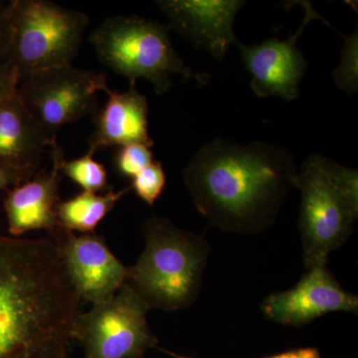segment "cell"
Listing matches in <instances>:
<instances>
[{
    "label": "cell",
    "mask_w": 358,
    "mask_h": 358,
    "mask_svg": "<svg viewBox=\"0 0 358 358\" xmlns=\"http://www.w3.org/2000/svg\"><path fill=\"white\" fill-rule=\"evenodd\" d=\"M11 40L6 62L20 82L33 73L71 65L79 53L89 16L47 0L8 2Z\"/></svg>",
    "instance_id": "8992f818"
},
{
    "label": "cell",
    "mask_w": 358,
    "mask_h": 358,
    "mask_svg": "<svg viewBox=\"0 0 358 358\" xmlns=\"http://www.w3.org/2000/svg\"><path fill=\"white\" fill-rule=\"evenodd\" d=\"M18 86L26 110L52 140L59 131L98 112V94L108 88L107 78L96 71L56 66L33 73Z\"/></svg>",
    "instance_id": "ba28073f"
},
{
    "label": "cell",
    "mask_w": 358,
    "mask_h": 358,
    "mask_svg": "<svg viewBox=\"0 0 358 358\" xmlns=\"http://www.w3.org/2000/svg\"><path fill=\"white\" fill-rule=\"evenodd\" d=\"M129 190V186L120 192L112 189L103 194L83 192L66 201H60L57 206L58 225L71 232H95L96 226Z\"/></svg>",
    "instance_id": "2e32d148"
},
{
    "label": "cell",
    "mask_w": 358,
    "mask_h": 358,
    "mask_svg": "<svg viewBox=\"0 0 358 358\" xmlns=\"http://www.w3.org/2000/svg\"><path fill=\"white\" fill-rule=\"evenodd\" d=\"M103 92L108 101L94 115L96 129L90 138L88 152L94 155L102 148L131 143L154 147V140L148 134L147 96L138 93L136 86L124 93L112 91L109 87Z\"/></svg>",
    "instance_id": "5bb4252c"
},
{
    "label": "cell",
    "mask_w": 358,
    "mask_h": 358,
    "mask_svg": "<svg viewBox=\"0 0 358 358\" xmlns=\"http://www.w3.org/2000/svg\"><path fill=\"white\" fill-rule=\"evenodd\" d=\"M246 2L242 0H162L155 1L169 21V28L197 50L222 61L236 43L233 23Z\"/></svg>",
    "instance_id": "7c38bea8"
},
{
    "label": "cell",
    "mask_w": 358,
    "mask_h": 358,
    "mask_svg": "<svg viewBox=\"0 0 358 358\" xmlns=\"http://www.w3.org/2000/svg\"><path fill=\"white\" fill-rule=\"evenodd\" d=\"M266 358H322L319 350L315 348H300V350H289Z\"/></svg>",
    "instance_id": "cb8c5ba5"
},
{
    "label": "cell",
    "mask_w": 358,
    "mask_h": 358,
    "mask_svg": "<svg viewBox=\"0 0 358 358\" xmlns=\"http://www.w3.org/2000/svg\"><path fill=\"white\" fill-rule=\"evenodd\" d=\"M148 145L131 143L117 148L115 166L120 176L133 179L148 164L154 162V155Z\"/></svg>",
    "instance_id": "ffe728a7"
},
{
    "label": "cell",
    "mask_w": 358,
    "mask_h": 358,
    "mask_svg": "<svg viewBox=\"0 0 358 358\" xmlns=\"http://www.w3.org/2000/svg\"><path fill=\"white\" fill-rule=\"evenodd\" d=\"M20 83L17 74L9 63H0V101L15 93Z\"/></svg>",
    "instance_id": "7402d4cb"
},
{
    "label": "cell",
    "mask_w": 358,
    "mask_h": 358,
    "mask_svg": "<svg viewBox=\"0 0 358 358\" xmlns=\"http://www.w3.org/2000/svg\"><path fill=\"white\" fill-rule=\"evenodd\" d=\"M261 310L270 322L299 327L331 312L357 313L358 298L320 265L307 270L293 289L268 296Z\"/></svg>",
    "instance_id": "8fae6325"
},
{
    "label": "cell",
    "mask_w": 358,
    "mask_h": 358,
    "mask_svg": "<svg viewBox=\"0 0 358 358\" xmlns=\"http://www.w3.org/2000/svg\"><path fill=\"white\" fill-rule=\"evenodd\" d=\"M182 176L193 203L211 227L257 235L275 223L296 188L299 171L286 147L217 138L195 152Z\"/></svg>",
    "instance_id": "6da1fadb"
},
{
    "label": "cell",
    "mask_w": 358,
    "mask_h": 358,
    "mask_svg": "<svg viewBox=\"0 0 358 358\" xmlns=\"http://www.w3.org/2000/svg\"><path fill=\"white\" fill-rule=\"evenodd\" d=\"M166 176L160 162H152L133 178L131 190L145 203L152 206L166 187Z\"/></svg>",
    "instance_id": "ac0fdd59"
},
{
    "label": "cell",
    "mask_w": 358,
    "mask_h": 358,
    "mask_svg": "<svg viewBox=\"0 0 358 358\" xmlns=\"http://www.w3.org/2000/svg\"><path fill=\"white\" fill-rule=\"evenodd\" d=\"M301 3L305 7V17L293 36L284 41L273 37L252 46L238 40L234 44L241 54L245 69L251 75L250 86L260 98L277 96L291 102L300 96V82L307 72L308 62L303 52L296 47V40L310 21L317 18L324 20L310 2Z\"/></svg>",
    "instance_id": "30bf717a"
},
{
    "label": "cell",
    "mask_w": 358,
    "mask_h": 358,
    "mask_svg": "<svg viewBox=\"0 0 358 358\" xmlns=\"http://www.w3.org/2000/svg\"><path fill=\"white\" fill-rule=\"evenodd\" d=\"M50 171L14 186L7 192L4 200L8 231L13 236H20L33 230L55 229L58 226L57 206L61 164L64 150L57 141L52 143Z\"/></svg>",
    "instance_id": "4fadbf2b"
},
{
    "label": "cell",
    "mask_w": 358,
    "mask_h": 358,
    "mask_svg": "<svg viewBox=\"0 0 358 358\" xmlns=\"http://www.w3.org/2000/svg\"><path fill=\"white\" fill-rule=\"evenodd\" d=\"M357 30L350 36L345 37L341 62L333 73L336 86L350 96L355 95L357 92Z\"/></svg>",
    "instance_id": "d6986e66"
},
{
    "label": "cell",
    "mask_w": 358,
    "mask_h": 358,
    "mask_svg": "<svg viewBox=\"0 0 358 358\" xmlns=\"http://www.w3.org/2000/svg\"><path fill=\"white\" fill-rule=\"evenodd\" d=\"M296 188L303 264L310 270L327 265L329 254L352 234L358 217V173L313 155L301 164Z\"/></svg>",
    "instance_id": "277c9868"
},
{
    "label": "cell",
    "mask_w": 358,
    "mask_h": 358,
    "mask_svg": "<svg viewBox=\"0 0 358 358\" xmlns=\"http://www.w3.org/2000/svg\"><path fill=\"white\" fill-rule=\"evenodd\" d=\"M11 40V26L9 21L8 3L0 1V63L6 60Z\"/></svg>",
    "instance_id": "603a6c76"
},
{
    "label": "cell",
    "mask_w": 358,
    "mask_h": 358,
    "mask_svg": "<svg viewBox=\"0 0 358 358\" xmlns=\"http://www.w3.org/2000/svg\"><path fill=\"white\" fill-rule=\"evenodd\" d=\"M36 171L0 164V190L11 185H18L29 180L35 176Z\"/></svg>",
    "instance_id": "44dd1931"
},
{
    "label": "cell",
    "mask_w": 358,
    "mask_h": 358,
    "mask_svg": "<svg viewBox=\"0 0 358 358\" xmlns=\"http://www.w3.org/2000/svg\"><path fill=\"white\" fill-rule=\"evenodd\" d=\"M145 247L128 268L129 284L150 308L176 312L199 299L211 247L200 235L152 215L141 226Z\"/></svg>",
    "instance_id": "3957f363"
},
{
    "label": "cell",
    "mask_w": 358,
    "mask_h": 358,
    "mask_svg": "<svg viewBox=\"0 0 358 358\" xmlns=\"http://www.w3.org/2000/svg\"><path fill=\"white\" fill-rule=\"evenodd\" d=\"M171 28L140 16L107 18L90 34L99 60L120 76L128 78L131 86L145 79L157 95L167 93L176 78L203 86L207 74L193 72L173 48Z\"/></svg>",
    "instance_id": "5b68a950"
},
{
    "label": "cell",
    "mask_w": 358,
    "mask_h": 358,
    "mask_svg": "<svg viewBox=\"0 0 358 358\" xmlns=\"http://www.w3.org/2000/svg\"><path fill=\"white\" fill-rule=\"evenodd\" d=\"M48 233L80 301L93 305L109 301L126 284L128 267L103 236L95 232L76 235L59 225Z\"/></svg>",
    "instance_id": "9c48e42d"
},
{
    "label": "cell",
    "mask_w": 358,
    "mask_h": 358,
    "mask_svg": "<svg viewBox=\"0 0 358 358\" xmlns=\"http://www.w3.org/2000/svg\"><path fill=\"white\" fill-rule=\"evenodd\" d=\"M79 303L52 240L0 235V358H67Z\"/></svg>",
    "instance_id": "7a4b0ae2"
},
{
    "label": "cell",
    "mask_w": 358,
    "mask_h": 358,
    "mask_svg": "<svg viewBox=\"0 0 358 358\" xmlns=\"http://www.w3.org/2000/svg\"><path fill=\"white\" fill-rule=\"evenodd\" d=\"M150 308L129 284L109 301L79 313L71 338L85 348V358H141L159 343L148 326Z\"/></svg>",
    "instance_id": "52a82bcc"
},
{
    "label": "cell",
    "mask_w": 358,
    "mask_h": 358,
    "mask_svg": "<svg viewBox=\"0 0 358 358\" xmlns=\"http://www.w3.org/2000/svg\"><path fill=\"white\" fill-rule=\"evenodd\" d=\"M61 173L87 192H108L113 189L108 181L107 169L94 159L93 155L87 152L84 157L72 160H63Z\"/></svg>",
    "instance_id": "e0dca14e"
},
{
    "label": "cell",
    "mask_w": 358,
    "mask_h": 358,
    "mask_svg": "<svg viewBox=\"0 0 358 358\" xmlns=\"http://www.w3.org/2000/svg\"><path fill=\"white\" fill-rule=\"evenodd\" d=\"M55 141L26 110L17 91L0 101V164L37 171Z\"/></svg>",
    "instance_id": "9a60e30c"
}]
</instances>
